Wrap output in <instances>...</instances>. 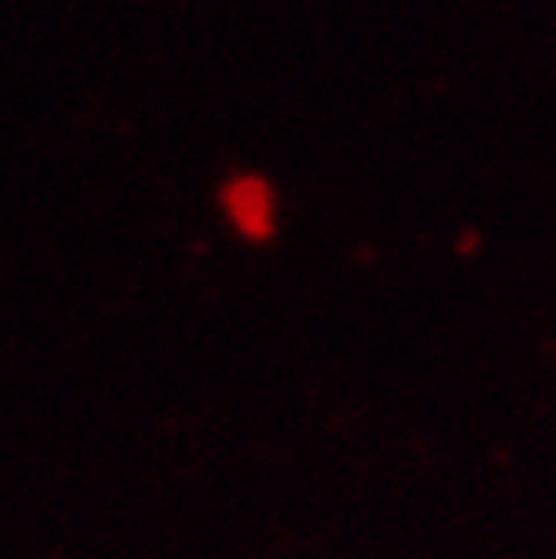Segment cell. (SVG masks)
<instances>
[{
  "mask_svg": "<svg viewBox=\"0 0 556 559\" xmlns=\"http://www.w3.org/2000/svg\"><path fill=\"white\" fill-rule=\"evenodd\" d=\"M226 213L253 239H267L273 233V192L267 182L247 176L226 189Z\"/></svg>",
  "mask_w": 556,
  "mask_h": 559,
  "instance_id": "obj_1",
  "label": "cell"
}]
</instances>
